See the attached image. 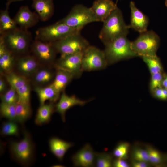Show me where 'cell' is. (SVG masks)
Segmentation results:
<instances>
[{"mask_svg":"<svg viewBox=\"0 0 167 167\" xmlns=\"http://www.w3.org/2000/svg\"><path fill=\"white\" fill-rule=\"evenodd\" d=\"M129 145L126 143L118 144L114 150L113 155L117 158L123 159L127 156Z\"/></svg>","mask_w":167,"mask_h":167,"instance_id":"obj_35","label":"cell"},{"mask_svg":"<svg viewBox=\"0 0 167 167\" xmlns=\"http://www.w3.org/2000/svg\"><path fill=\"white\" fill-rule=\"evenodd\" d=\"M118 7L111 0H96L91 7L97 22H103Z\"/></svg>","mask_w":167,"mask_h":167,"instance_id":"obj_16","label":"cell"},{"mask_svg":"<svg viewBox=\"0 0 167 167\" xmlns=\"http://www.w3.org/2000/svg\"><path fill=\"white\" fill-rule=\"evenodd\" d=\"M112 156L108 153H95V164L97 167H110L113 164Z\"/></svg>","mask_w":167,"mask_h":167,"instance_id":"obj_30","label":"cell"},{"mask_svg":"<svg viewBox=\"0 0 167 167\" xmlns=\"http://www.w3.org/2000/svg\"><path fill=\"white\" fill-rule=\"evenodd\" d=\"M165 6H166L167 7V0H165Z\"/></svg>","mask_w":167,"mask_h":167,"instance_id":"obj_44","label":"cell"},{"mask_svg":"<svg viewBox=\"0 0 167 167\" xmlns=\"http://www.w3.org/2000/svg\"><path fill=\"white\" fill-rule=\"evenodd\" d=\"M1 116L9 121H16L15 104H11L1 102L0 105Z\"/></svg>","mask_w":167,"mask_h":167,"instance_id":"obj_29","label":"cell"},{"mask_svg":"<svg viewBox=\"0 0 167 167\" xmlns=\"http://www.w3.org/2000/svg\"><path fill=\"white\" fill-rule=\"evenodd\" d=\"M151 93L156 98L163 100H167V89L162 87L154 89Z\"/></svg>","mask_w":167,"mask_h":167,"instance_id":"obj_38","label":"cell"},{"mask_svg":"<svg viewBox=\"0 0 167 167\" xmlns=\"http://www.w3.org/2000/svg\"><path fill=\"white\" fill-rule=\"evenodd\" d=\"M104 50L108 65L138 56L132 50L126 36L120 37L105 45Z\"/></svg>","mask_w":167,"mask_h":167,"instance_id":"obj_3","label":"cell"},{"mask_svg":"<svg viewBox=\"0 0 167 167\" xmlns=\"http://www.w3.org/2000/svg\"><path fill=\"white\" fill-rule=\"evenodd\" d=\"M166 160H167V157L166 158Z\"/></svg>","mask_w":167,"mask_h":167,"instance_id":"obj_46","label":"cell"},{"mask_svg":"<svg viewBox=\"0 0 167 167\" xmlns=\"http://www.w3.org/2000/svg\"><path fill=\"white\" fill-rule=\"evenodd\" d=\"M32 6L40 20L42 21L48 20L54 12L53 0H32Z\"/></svg>","mask_w":167,"mask_h":167,"instance_id":"obj_18","label":"cell"},{"mask_svg":"<svg viewBox=\"0 0 167 167\" xmlns=\"http://www.w3.org/2000/svg\"><path fill=\"white\" fill-rule=\"evenodd\" d=\"M149 161L155 164H161L163 161V158L161 153L157 150L150 148L148 150Z\"/></svg>","mask_w":167,"mask_h":167,"instance_id":"obj_36","label":"cell"},{"mask_svg":"<svg viewBox=\"0 0 167 167\" xmlns=\"http://www.w3.org/2000/svg\"><path fill=\"white\" fill-rule=\"evenodd\" d=\"M39 62L33 55H24L19 58L17 61L18 70L24 75L34 74L38 70Z\"/></svg>","mask_w":167,"mask_h":167,"instance_id":"obj_17","label":"cell"},{"mask_svg":"<svg viewBox=\"0 0 167 167\" xmlns=\"http://www.w3.org/2000/svg\"><path fill=\"white\" fill-rule=\"evenodd\" d=\"M13 19L19 28L26 30L35 25L40 19L37 14L27 6H21Z\"/></svg>","mask_w":167,"mask_h":167,"instance_id":"obj_13","label":"cell"},{"mask_svg":"<svg viewBox=\"0 0 167 167\" xmlns=\"http://www.w3.org/2000/svg\"><path fill=\"white\" fill-rule=\"evenodd\" d=\"M82 65L83 71H91L103 69L108 63L104 51L89 45L83 52Z\"/></svg>","mask_w":167,"mask_h":167,"instance_id":"obj_9","label":"cell"},{"mask_svg":"<svg viewBox=\"0 0 167 167\" xmlns=\"http://www.w3.org/2000/svg\"><path fill=\"white\" fill-rule=\"evenodd\" d=\"M51 152L59 161H62L68 150L74 146L73 143L56 137L51 138L49 141Z\"/></svg>","mask_w":167,"mask_h":167,"instance_id":"obj_19","label":"cell"},{"mask_svg":"<svg viewBox=\"0 0 167 167\" xmlns=\"http://www.w3.org/2000/svg\"><path fill=\"white\" fill-rule=\"evenodd\" d=\"M0 35V40L14 54H23L28 50L32 36L28 30L18 27Z\"/></svg>","mask_w":167,"mask_h":167,"instance_id":"obj_2","label":"cell"},{"mask_svg":"<svg viewBox=\"0 0 167 167\" xmlns=\"http://www.w3.org/2000/svg\"><path fill=\"white\" fill-rule=\"evenodd\" d=\"M159 41L158 36L154 32L147 31L131 42V47L138 56H154L156 55Z\"/></svg>","mask_w":167,"mask_h":167,"instance_id":"obj_5","label":"cell"},{"mask_svg":"<svg viewBox=\"0 0 167 167\" xmlns=\"http://www.w3.org/2000/svg\"><path fill=\"white\" fill-rule=\"evenodd\" d=\"M130 7L131 13L130 28L140 33L147 31L149 23L148 17L136 7L133 1L130 2Z\"/></svg>","mask_w":167,"mask_h":167,"instance_id":"obj_15","label":"cell"},{"mask_svg":"<svg viewBox=\"0 0 167 167\" xmlns=\"http://www.w3.org/2000/svg\"><path fill=\"white\" fill-rule=\"evenodd\" d=\"M99 37L104 45L120 37L126 36L130 28L125 23L121 10L117 7L103 22Z\"/></svg>","mask_w":167,"mask_h":167,"instance_id":"obj_1","label":"cell"},{"mask_svg":"<svg viewBox=\"0 0 167 167\" xmlns=\"http://www.w3.org/2000/svg\"><path fill=\"white\" fill-rule=\"evenodd\" d=\"M57 53L64 55L83 52L89 46L80 32L72 34L61 40L51 42Z\"/></svg>","mask_w":167,"mask_h":167,"instance_id":"obj_8","label":"cell"},{"mask_svg":"<svg viewBox=\"0 0 167 167\" xmlns=\"http://www.w3.org/2000/svg\"><path fill=\"white\" fill-rule=\"evenodd\" d=\"M146 162L137 161L133 163V166L134 167H146L148 166Z\"/></svg>","mask_w":167,"mask_h":167,"instance_id":"obj_41","label":"cell"},{"mask_svg":"<svg viewBox=\"0 0 167 167\" xmlns=\"http://www.w3.org/2000/svg\"><path fill=\"white\" fill-rule=\"evenodd\" d=\"M16 92L18 96V101L30 104L31 88L28 83Z\"/></svg>","mask_w":167,"mask_h":167,"instance_id":"obj_33","label":"cell"},{"mask_svg":"<svg viewBox=\"0 0 167 167\" xmlns=\"http://www.w3.org/2000/svg\"><path fill=\"white\" fill-rule=\"evenodd\" d=\"M162 87L167 89V74H164L162 82Z\"/></svg>","mask_w":167,"mask_h":167,"instance_id":"obj_42","label":"cell"},{"mask_svg":"<svg viewBox=\"0 0 167 167\" xmlns=\"http://www.w3.org/2000/svg\"><path fill=\"white\" fill-rule=\"evenodd\" d=\"M113 165L115 167H128L129 165L123 159L117 158L113 162Z\"/></svg>","mask_w":167,"mask_h":167,"instance_id":"obj_39","label":"cell"},{"mask_svg":"<svg viewBox=\"0 0 167 167\" xmlns=\"http://www.w3.org/2000/svg\"><path fill=\"white\" fill-rule=\"evenodd\" d=\"M59 21L80 31L87 24L97 20L91 7L77 5L71 9L67 15Z\"/></svg>","mask_w":167,"mask_h":167,"instance_id":"obj_6","label":"cell"},{"mask_svg":"<svg viewBox=\"0 0 167 167\" xmlns=\"http://www.w3.org/2000/svg\"><path fill=\"white\" fill-rule=\"evenodd\" d=\"M10 4V3L7 2L6 9L0 11V34L18 28L13 19H12L9 15L8 9Z\"/></svg>","mask_w":167,"mask_h":167,"instance_id":"obj_23","label":"cell"},{"mask_svg":"<svg viewBox=\"0 0 167 167\" xmlns=\"http://www.w3.org/2000/svg\"><path fill=\"white\" fill-rule=\"evenodd\" d=\"M141 57L148 66L151 75L163 72L162 65L157 55L143 56Z\"/></svg>","mask_w":167,"mask_h":167,"instance_id":"obj_25","label":"cell"},{"mask_svg":"<svg viewBox=\"0 0 167 167\" xmlns=\"http://www.w3.org/2000/svg\"><path fill=\"white\" fill-rule=\"evenodd\" d=\"M7 1V2H8L10 3L14 2H17V1H22L24 0H6Z\"/></svg>","mask_w":167,"mask_h":167,"instance_id":"obj_43","label":"cell"},{"mask_svg":"<svg viewBox=\"0 0 167 167\" xmlns=\"http://www.w3.org/2000/svg\"><path fill=\"white\" fill-rule=\"evenodd\" d=\"M95 153L89 144H85L71 157L75 166L92 167L95 164Z\"/></svg>","mask_w":167,"mask_h":167,"instance_id":"obj_14","label":"cell"},{"mask_svg":"<svg viewBox=\"0 0 167 167\" xmlns=\"http://www.w3.org/2000/svg\"><path fill=\"white\" fill-rule=\"evenodd\" d=\"M33 56L39 62L52 64L55 61L57 53L51 42L35 39L31 45Z\"/></svg>","mask_w":167,"mask_h":167,"instance_id":"obj_11","label":"cell"},{"mask_svg":"<svg viewBox=\"0 0 167 167\" xmlns=\"http://www.w3.org/2000/svg\"><path fill=\"white\" fill-rule=\"evenodd\" d=\"M10 147L12 156L18 162L23 165L31 163L34 156V148L28 132L24 131L23 137L21 140L11 141Z\"/></svg>","mask_w":167,"mask_h":167,"instance_id":"obj_4","label":"cell"},{"mask_svg":"<svg viewBox=\"0 0 167 167\" xmlns=\"http://www.w3.org/2000/svg\"><path fill=\"white\" fill-rule=\"evenodd\" d=\"M18 99L16 91L11 87L1 95L2 102L8 104H15L18 102Z\"/></svg>","mask_w":167,"mask_h":167,"instance_id":"obj_32","label":"cell"},{"mask_svg":"<svg viewBox=\"0 0 167 167\" xmlns=\"http://www.w3.org/2000/svg\"><path fill=\"white\" fill-rule=\"evenodd\" d=\"M83 52L61 55L55 63V68L56 70L61 69L68 72L73 75L74 78H79L83 72L82 65Z\"/></svg>","mask_w":167,"mask_h":167,"instance_id":"obj_10","label":"cell"},{"mask_svg":"<svg viewBox=\"0 0 167 167\" xmlns=\"http://www.w3.org/2000/svg\"><path fill=\"white\" fill-rule=\"evenodd\" d=\"M80 32V31L58 21L54 24L38 29L36 32L35 39L52 42Z\"/></svg>","mask_w":167,"mask_h":167,"instance_id":"obj_7","label":"cell"},{"mask_svg":"<svg viewBox=\"0 0 167 167\" xmlns=\"http://www.w3.org/2000/svg\"><path fill=\"white\" fill-rule=\"evenodd\" d=\"M34 90L38 96L40 105L45 104L47 101L55 102L58 100L60 96V93L51 84L45 87L36 86Z\"/></svg>","mask_w":167,"mask_h":167,"instance_id":"obj_20","label":"cell"},{"mask_svg":"<svg viewBox=\"0 0 167 167\" xmlns=\"http://www.w3.org/2000/svg\"><path fill=\"white\" fill-rule=\"evenodd\" d=\"M6 84L5 81L2 78L0 79V93L2 94L5 92L6 89Z\"/></svg>","mask_w":167,"mask_h":167,"instance_id":"obj_40","label":"cell"},{"mask_svg":"<svg viewBox=\"0 0 167 167\" xmlns=\"http://www.w3.org/2000/svg\"><path fill=\"white\" fill-rule=\"evenodd\" d=\"M54 111L55 106L53 103L50 102L49 104L40 105L35 118V124L41 125L48 123Z\"/></svg>","mask_w":167,"mask_h":167,"instance_id":"obj_22","label":"cell"},{"mask_svg":"<svg viewBox=\"0 0 167 167\" xmlns=\"http://www.w3.org/2000/svg\"><path fill=\"white\" fill-rule=\"evenodd\" d=\"M164 73L160 72L151 75L149 88L151 92L154 89L162 87V82Z\"/></svg>","mask_w":167,"mask_h":167,"instance_id":"obj_34","label":"cell"},{"mask_svg":"<svg viewBox=\"0 0 167 167\" xmlns=\"http://www.w3.org/2000/svg\"><path fill=\"white\" fill-rule=\"evenodd\" d=\"M91 101L82 100L74 95L68 96L63 92L58 101L55 105V111L60 115L62 121L65 122V114L67 110L76 105L83 106Z\"/></svg>","mask_w":167,"mask_h":167,"instance_id":"obj_12","label":"cell"},{"mask_svg":"<svg viewBox=\"0 0 167 167\" xmlns=\"http://www.w3.org/2000/svg\"><path fill=\"white\" fill-rule=\"evenodd\" d=\"M6 79L11 87L16 91L20 89L28 83L27 79L23 76L19 75L11 72L6 75Z\"/></svg>","mask_w":167,"mask_h":167,"instance_id":"obj_27","label":"cell"},{"mask_svg":"<svg viewBox=\"0 0 167 167\" xmlns=\"http://www.w3.org/2000/svg\"><path fill=\"white\" fill-rule=\"evenodd\" d=\"M134 157L137 161L147 162L149 161L148 151L143 149L136 150L134 153Z\"/></svg>","mask_w":167,"mask_h":167,"instance_id":"obj_37","label":"cell"},{"mask_svg":"<svg viewBox=\"0 0 167 167\" xmlns=\"http://www.w3.org/2000/svg\"><path fill=\"white\" fill-rule=\"evenodd\" d=\"M14 54L8 50L0 56V68L1 71L6 74L11 72V71L15 62Z\"/></svg>","mask_w":167,"mask_h":167,"instance_id":"obj_28","label":"cell"},{"mask_svg":"<svg viewBox=\"0 0 167 167\" xmlns=\"http://www.w3.org/2000/svg\"><path fill=\"white\" fill-rule=\"evenodd\" d=\"M118 0H116L117 2H118Z\"/></svg>","mask_w":167,"mask_h":167,"instance_id":"obj_45","label":"cell"},{"mask_svg":"<svg viewBox=\"0 0 167 167\" xmlns=\"http://www.w3.org/2000/svg\"><path fill=\"white\" fill-rule=\"evenodd\" d=\"M54 73L47 69L38 70L34 74V82L38 85H44L50 82L54 77Z\"/></svg>","mask_w":167,"mask_h":167,"instance_id":"obj_26","label":"cell"},{"mask_svg":"<svg viewBox=\"0 0 167 167\" xmlns=\"http://www.w3.org/2000/svg\"><path fill=\"white\" fill-rule=\"evenodd\" d=\"M1 132L4 135L17 136L19 134V127L16 122L9 120L3 124Z\"/></svg>","mask_w":167,"mask_h":167,"instance_id":"obj_31","label":"cell"},{"mask_svg":"<svg viewBox=\"0 0 167 167\" xmlns=\"http://www.w3.org/2000/svg\"><path fill=\"white\" fill-rule=\"evenodd\" d=\"M52 83L50 84L58 92L64 91L67 86L74 78L73 75L65 70L58 69Z\"/></svg>","mask_w":167,"mask_h":167,"instance_id":"obj_21","label":"cell"},{"mask_svg":"<svg viewBox=\"0 0 167 167\" xmlns=\"http://www.w3.org/2000/svg\"><path fill=\"white\" fill-rule=\"evenodd\" d=\"M15 108L16 122L23 123L31 117L32 111L30 104L18 101Z\"/></svg>","mask_w":167,"mask_h":167,"instance_id":"obj_24","label":"cell"}]
</instances>
